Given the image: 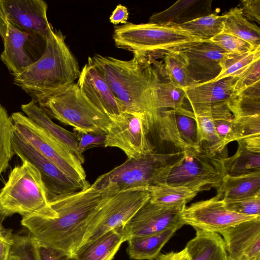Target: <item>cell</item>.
Returning <instances> with one entry per match:
<instances>
[{
    "instance_id": "10",
    "label": "cell",
    "mask_w": 260,
    "mask_h": 260,
    "mask_svg": "<svg viewBox=\"0 0 260 260\" xmlns=\"http://www.w3.org/2000/svg\"><path fill=\"white\" fill-rule=\"evenodd\" d=\"M150 197L149 191L145 190H128L104 197L81 245L109 231L124 225Z\"/></svg>"
},
{
    "instance_id": "13",
    "label": "cell",
    "mask_w": 260,
    "mask_h": 260,
    "mask_svg": "<svg viewBox=\"0 0 260 260\" xmlns=\"http://www.w3.org/2000/svg\"><path fill=\"white\" fill-rule=\"evenodd\" d=\"M12 148L15 154L21 160H27L39 171L45 187L49 202L57 198L73 193L83 187L76 182L50 160L40 154L14 129Z\"/></svg>"
},
{
    "instance_id": "3",
    "label": "cell",
    "mask_w": 260,
    "mask_h": 260,
    "mask_svg": "<svg viewBox=\"0 0 260 260\" xmlns=\"http://www.w3.org/2000/svg\"><path fill=\"white\" fill-rule=\"evenodd\" d=\"M45 42L42 55L13 76L14 83L35 102L74 83L81 71L60 31H54Z\"/></svg>"
},
{
    "instance_id": "28",
    "label": "cell",
    "mask_w": 260,
    "mask_h": 260,
    "mask_svg": "<svg viewBox=\"0 0 260 260\" xmlns=\"http://www.w3.org/2000/svg\"><path fill=\"white\" fill-rule=\"evenodd\" d=\"M179 229L173 227L153 235L131 237L127 241L126 249L129 258L136 260L157 258L162 248Z\"/></svg>"
},
{
    "instance_id": "21",
    "label": "cell",
    "mask_w": 260,
    "mask_h": 260,
    "mask_svg": "<svg viewBox=\"0 0 260 260\" xmlns=\"http://www.w3.org/2000/svg\"><path fill=\"white\" fill-rule=\"evenodd\" d=\"M29 36L0 15V36L4 43L1 59L13 77L33 62L25 49Z\"/></svg>"
},
{
    "instance_id": "1",
    "label": "cell",
    "mask_w": 260,
    "mask_h": 260,
    "mask_svg": "<svg viewBox=\"0 0 260 260\" xmlns=\"http://www.w3.org/2000/svg\"><path fill=\"white\" fill-rule=\"evenodd\" d=\"M103 198L90 185L50 201L56 213L54 218L32 215L22 217L21 223L39 244L74 254L82 244Z\"/></svg>"
},
{
    "instance_id": "45",
    "label": "cell",
    "mask_w": 260,
    "mask_h": 260,
    "mask_svg": "<svg viewBox=\"0 0 260 260\" xmlns=\"http://www.w3.org/2000/svg\"><path fill=\"white\" fill-rule=\"evenodd\" d=\"M39 251L41 260H78L74 254L40 244Z\"/></svg>"
},
{
    "instance_id": "46",
    "label": "cell",
    "mask_w": 260,
    "mask_h": 260,
    "mask_svg": "<svg viewBox=\"0 0 260 260\" xmlns=\"http://www.w3.org/2000/svg\"><path fill=\"white\" fill-rule=\"evenodd\" d=\"M13 235L11 230L6 229L3 226L0 229V260H8Z\"/></svg>"
},
{
    "instance_id": "34",
    "label": "cell",
    "mask_w": 260,
    "mask_h": 260,
    "mask_svg": "<svg viewBox=\"0 0 260 260\" xmlns=\"http://www.w3.org/2000/svg\"><path fill=\"white\" fill-rule=\"evenodd\" d=\"M149 191L150 202L162 205L187 203L197 194L187 188L167 184L153 187Z\"/></svg>"
},
{
    "instance_id": "44",
    "label": "cell",
    "mask_w": 260,
    "mask_h": 260,
    "mask_svg": "<svg viewBox=\"0 0 260 260\" xmlns=\"http://www.w3.org/2000/svg\"><path fill=\"white\" fill-rule=\"evenodd\" d=\"M238 7L247 20L260 23V0H243Z\"/></svg>"
},
{
    "instance_id": "20",
    "label": "cell",
    "mask_w": 260,
    "mask_h": 260,
    "mask_svg": "<svg viewBox=\"0 0 260 260\" xmlns=\"http://www.w3.org/2000/svg\"><path fill=\"white\" fill-rule=\"evenodd\" d=\"M77 84L87 99L110 118L123 112L109 85L89 58L80 71Z\"/></svg>"
},
{
    "instance_id": "37",
    "label": "cell",
    "mask_w": 260,
    "mask_h": 260,
    "mask_svg": "<svg viewBox=\"0 0 260 260\" xmlns=\"http://www.w3.org/2000/svg\"><path fill=\"white\" fill-rule=\"evenodd\" d=\"M15 126L11 117L0 104V175L9 166L15 155L12 148V137Z\"/></svg>"
},
{
    "instance_id": "27",
    "label": "cell",
    "mask_w": 260,
    "mask_h": 260,
    "mask_svg": "<svg viewBox=\"0 0 260 260\" xmlns=\"http://www.w3.org/2000/svg\"><path fill=\"white\" fill-rule=\"evenodd\" d=\"M194 229L196 236L185 247L190 260H224L227 253L221 236L217 233Z\"/></svg>"
},
{
    "instance_id": "47",
    "label": "cell",
    "mask_w": 260,
    "mask_h": 260,
    "mask_svg": "<svg viewBox=\"0 0 260 260\" xmlns=\"http://www.w3.org/2000/svg\"><path fill=\"white\" fill-rule=\"evenodd\" d=\"M128 18V12L126 7L118 5L110 17V21L113 24H126Z\"/></svg>"
},
{
    "instance_id": "17",
    "label": "cell",
    "mask_w": 260,
    "mask_h": 260,
    "mask_svg": "<svg viewBox=\"0 0 260 260\" xmlns=\"http://www.w3.org/2000/svg\"><path fill=\"white\" fill-rule=\"evenodd\" d=\"M198 128L199 144L204 143L212 149L222 151L234 141V116L228 103H222L193 113Z\"/></svg>"
},
{
    "instance_id": "9",
    "label": "cell",
    "mask_w": 260,
    "mask_h": 260,
    "mask_svg": "<svg viewBox=\"0 0 260 260\" xmlns=\"http://www.w3.org/2000/svg\"><path fill=\"white\" fill-rule=\"evenodd\" d=\"M11 117L16 131L40 154L84 189L90 186L82 165L58 140L22 113L14 112Z\"/></svg>"
},
{
    "instance_id": "15",
    "label": "cell",
    "mask_w": 260,
    "mask_h": 260,
    "mask_svg": "<svg viewBox=\"0 0 260 260\" xmlns=\"http://www.w3.org/2000/svg\"><path fill=\"white\" fill-rule=\"evenodd\" d=\"M186 204L162 205L149 200L124 225L127 240L157 234L170 228H181L184 225L181 214Z\"/></svg>"
},
{
    "instance_id": "16",
    "label": "cell",
    "mask_w": 260,
    "mask_h": 260,
    "mask_svg": "<svg viewBox=\"0 0 260 260\" xmlns=\"http://www.w3.org/2000/svg\"><path fill=\"white\" fill-rule=\"evenodd\" d=\"M43 0H0V15L19 29L46 41L54 32Z\"/></svg>"
},
{
    "instance_id": "2",
    "label": "cell",
    "mask_w": 260,
    "mask_h": 260,
    "mask_svg": "<svg viewBox=\"0 0 260 260\" xmlns=\"http://www.w3.org/2000/svg\"><path fill=\"white\" fill-rule=\"evenodd\" d=\"M89 58L109 85L123 112L155 111V89L160 80L145 58L134 54L129 60L100 54Z\"/></svg>"
},
{
    "instance_id": "22",
    "label": "cell",
    "mask_w": 260,
    "mask_h": 260,
    "mask_svg": "<svg viewBox=\"0 0 260 260\" xmlns=\"http://www.w3.org/2000/svg\"><path fill=\"white\" fill-rule=\"evenodd\" d=\"M236 77L232 76L217 81L198 83L184 89L185 98L192 112L222 103H228L233 94Z\"/></svg>"
},
{
    "instance_id": "7",
    "label": "cell",
    "mask_w": 260,
    "mask_h": 260,
    "mask_svg": "<svg viewBox=\"0 0 260 260\" xmlns=\"http://www.w3.org/2000/svg\"><path fill=\"white\" fill-rule=\"evenodd\" d=\"M113 39L117 47L143 57L159 51H177L202 41L178 25L149 22L116 26Z\"/></svg>"
},
{
    "instance_id": "50",
    "label": "cell",
    "mask_w": 260,
    "mask_h": 260,
    "mask_svg": "<svg viewBox=\"0 0 260 260\" xmlns=\"http://www.w3.org/2000/svg\"><path fill=\"white\" fill-rule=\"evenodd\" d=\"M2 226L1 224L0 223V229H1Z\"/></svg>"
},
{
    "instance_id": "24",
    "label": "cell",
    "mask_w": 260,
    "mask_h": 260,
    "mask_svg": "<svg viewBox=\"0 0 260 260\" xmlns=\"http://www.w3.org/2000/svg\"><path fill=\"white\" fill-rule=\"evenodd\" d=\"M127 240L124 225L113 229L81 245L74 254L78 260H112Z\"/></svg>"
},
{
    "instance_id": "11",
    "label": "cell",
    "mask_w": 260,
    "mask_h": 260,
    "mask_svg": "<svg viewBox=\"0 0 260 260\" xmlns=\"http://www.w3.org/2000/svg\"><path fill=\"white\" fill-rule=\"evenodd\" d=\"M110 119L105 147L119 148L128 158H137L154 151L147 138L150 128L145 113L123 112Z\"/></svg>"
},
{
    "instance_id": "39",
    "label": "cell",
    "mask_w": 260,
    "mask_h": 260,
    "mask_svg": "<svg viewBox=\"0 0 260 260\" xmlns=\"http://www.w3.org/2000/svg\"><path fill=\"white\" fill-rule=\"evenodd\" d=\"M233 132L234 141L260 135V115L234 117Z\"/></svg>"
},
{
    "instance_id": "26",
    "label": "cell",
    "mask_w": 260,
    "mask_h": 260,
    "mask_svg": "<svg viewBox=\"0 0 260 260\" xmlns=\"http://www.w3.org/2000/svg\"><path fill=\"white\" fill-rule=\"evenodd\" d=\"M21 110L29 118L48 131L69 150H70L83 165V155L78 149V142L75 133L71 132L55 124L46 112L31 101L21 106Z\"/></svg>"
},
{
    "instance_id": "32",
    "label": "cell",
    "mask_w": 260,
    "mask_h": 260,
    "mask_svg": "<svg viewBox=\"0 0 260 260\" xmlns=\"http://www.w3.org/2000/svg\"><path fill=\"white\" fill-rule=\"evenodd\" d=\"M225 14L212 13L178 25L201 41H209L222 32Z\"/></svg>"
},
{
    "instance_id": "12",
    "label": "cell",
    "mask_w": 260,
    "mask_h": 260,
    "mask_svg": "<svg viewBox=\"0 0 260 260\" xmlns=\"http://www.w3.org/2000/svg\"><path fill=\"white\" fill-rule=\"evenodd\" d=\"M150 130L154 129L162 141L173 144L180 151L200 145L194 114L183 107L145 113Z\"/></svg>"
},
{
    "instance_id": "36",
    "label": "cell",
    "mask_w": 260,
    "mask_h": 260,
    "mask_svg": "<svg viewBox=\"0 0 260 260\" xmlns=\"http://www.w3.org/2000/svg\"><path fill=\"white\" fill-rule=\"evenodd\" d=\"M185 99V93L182 88L170 81L160 82L155 89V111L182 108Z\"/></svg>"
},
{
    "instance_id": "40",
    "label": "cell",
    "mask_w": 260,
    "mask_h": 260,
    "mask_svg": "<svg viewBox=\"0 0 260 260\" xmlns=\"http://www.w3.org/2000/svg\"><path fill=\"white\" fill-rule=\"evenodd\" d=\"M227 53H242L256 48L235 36L221 32L210 40Z\"/></svg>"
},
{
    "instance_id": "8",
    "label": "cell",
    "mask_w": 260,
    "mask_h": 260,
    "mask_svg": "<svg viewBox=\"0 0 260 260\" xmlns=\"http://www.w3.org/2000/svg\"><path fill=\"white\" fill-rule=\"evenodd\" d=\"M35 103L50 117L72 126L76 132L106 133L111 125L110 118L93 105L75 83Z\"/></svg>"
},
{
    "instance_id": "29",
    "label": "cell",
    "mask_w": 260,
    "mask_h": 260,
    "mask_svg": "<svg viewBox=\"0 0 260 260\" xmlns=\"http://www.w3.org/2000/svg\"><path fill=\"white\" fill-rule=\"evenodd\" d=\"M235 154L224 160L226 175L238 176L260 170V147L239 140Z\"/></svg>"
},
{
    "instance_id": "14",
    "label": "cell",
    "mask_w": 260,
    "mask_h": 260,
    "mask_svg": "<svg viewBox=\"0 0 260 260\" xmlns=\"http://www.w3.org/2000/svg\"><path fill=\"white\" fill-rule=\"evenodd\" d=\"M258 217L260 216L246 215L228 209L217 195L186 206L181 214L184 224L218 234L232 226Z\"/></svg>"
},
{
    "instance_id": "41",
    "label": "cell",
    "mask_w": 260,
    "mask_h": 260,
    "mask_svg": "<svg viewBox=\"0 0 260 260\" xmlns=\"http://www.w3.org/2000/svg\"><path fill=\"white\" fill-rule=\"evenodd\" d=\"M236 77L233 95L260 81V58L247 65Z\"/></svg>"
},
{
    "instance_id": "18",
    "label": "cell",
    "mask_w": 260,
    "mask_h": 260,
    "mask_svg": "<svg viewBox=\"0 0 260 260\" xmlns=\"http://www.w3.org/2000/svg\"><path fill=\"white\" fill-rule=\"evenodd\" d=\"M184 57L189 73L198 84L212 81L220 73L226 52L211 41H202L177 51Z\"/></svg>"
},
{
    "instance_id": "19",
    "label": "cell",
    "mask_w": 260,
    "mask_h": 260,
    "mask_svg": "<svg viewBox=\"0 0 260 260\" xmlns=\"http://www.w3.org/2000/svg\"><path fill=\"white\" fill-rule=\"evenodd\" d=\"M231 260H260V217L245 221L219 233Z\"/></svg>"
},
{
    "instance_id": "42",
    "label": "cell",
    "mask_w": 260,
    "mask_h": 260,
    "mask_svg": "<svg viewBox=\"0 0 260 260\" xmlns=\"http://www.w3.org/2000/svg\"><path fill=\"white\" fill-rule=\"evenodd\" d=\"M224 204L232 211L249 216H260V194Z\"/></svg>"
},
{
    "instance_id": "6",
    "label": "cell",
    "mask_w": 260,
    "mask_h": 260,
    "mask_svg": "<svg viewBox=\"0 0 260 260\" xmlns=\"http://www.w3.org/2000/svg\"><path fill=\"white\" fill-rule=\"evenodd\" d=\"M183 151L171 167L165 184L184 187L197 193L217 188L226 175L227 149L217 151L202 143Z\"/></svg>"
},
{
    "instance_id": "31",
    "label": "cell",
    "mask_w": 260,
    "mask_h": 260,
    "mask_svg": "<svg viewBox=\"0 0 260 260\" xmlns=\"http://www.w3.org/2000/svg\"><path fill=\"white\" fill-rule=\"evenodd\" d=\"M228 106L234 117L260 115V81L233 95Z\"/></svg>"
},
{
    "instance_id": "49",
    "label": "cell",
    "mask_w": 260,
    "mask_h": 260,
    "mask_svg": "<svg viewBox=\"0 0 260 260\" xmlns=\"http://www.w3.org/2000/svg\"><path fill=\"white\" fill-rule=\"evenodd\" d=\"M224 260H231V259H230L228 257V256L226 255V256H225V258H224Z\"/></svg>"
},
{
    "instance_id": "38",
    "label": "cell",
    "mask_w": 260,
    "mask_h": 260,
    "mask_svg": "<svg viewBox=\"0 0 260 260\" xmlns=\"http://www.w3.org/2000/svg\"><path fill=\"white\" fill-rule=\"evenodd\" d=\"M8 260H41L38 242L29 233L13 234Z\"/></svg>"
},
{
    "instance_id": "4",
    "label": "cell",
    "mask_w": 260,
    "mask_h": 260,
    "mask_svg": "<svg viewBox=\"0 0 260 260\" xmlns=\"http://www.w3.org/2000/svg\"><path fill=\"white\" fill-rule=\"evenodd\" d=\"M183 152L159 153L154 150L137 158H128L99 176L91 185L103 197L128 190L149 191L165 184L171 167Z\"/></svg>"
},
{
    "instance_id": "25",
    "label": "cell",
    "mask_w": 260,
    "mask_h": 260,
    "mask_svg": "<svg viewBox=\"0 0 260 260\" xmlns=\"http://www.w3.org/2000/svg\"><path fill=\"white\" fill-rule=\"evenodd\" d=\"M224 202L238 201L260 194V170L238 175H225L216 188Z\"/></svg>"
},
{
    "instance_id": "5",
    "label": "cell",
    "mask_w": 260,
    "mask_h": 260,
    "mask_svg": "<svg viewBox=\"0 0 260 260\" xmlns=\"http://www.w3.org/2000/svg\"><path fill=\"white\" fill-rule=\"evenodd\" d=\"M22 162L11 171L0 191V217L4 219L17 213L22 217L54 218L56 213L49 205L40 172L29 161Z\"/></svg>"
},
{
    "instance_id": "35",
    "label": "cell",
    "mask_w": 260,
    "mask_h": 260,
    "mask_svg": "<svg viewBox=\"0 0 260 260\" xmlns=\"http://www.w3.org/2000/svg\"><path fill=\"white\" fill-rule=\"evenodd\" d=\"M260 58V47L242 53H226L220 62L221 70L215 79L217 81L225 78L237 76L247 65Z\"/></svg>"
},
{
    "instance_id": "33",
    "label": "cell",
    "mask_w": 260,
    "mask_h": 260,
    "mask_svg": "<svg viewBox=\"0 0 260 260\" xmlns=\"http://www.w3.org/2000/svg\"><path fill=\"white\" fill-rule=\"evenodd\" d=\"M164 66L169 81L183 89L197 84L191 77L183 56L178 51L166 52Z\"/></svg>"
},
{
    "instance_id": "43",
    "label": "cell",
    "mask_w": 260,
    "mask_h": 260,
    "mask_svg": "<svg viewBox=\"0 0 260 260\" xmlns=\"http://www.w3.org/2000/svg\"><path fill=\"white\" fill-rule=\"evenodd\" d=\"M78 142V149L81 154L89 149L104 147L106 133L100 132H75Z\"/></svg>"
},
{
    "instance_id": "30",
    "label": "cell",
    "mask_w": 260,
    "mask_h": 260,
    "mask_svg": "<svg viewBox=\"0 0 260 260\" xmlns=\"http://www.w3.org/2000/svg\"><path fill=\"white\" fill-rule=\"evenodd\" d=\"M225 15L223 32L241 39L254 48L260 47L259 27L244 17L238 7L231 8Z\"/></svg>"
},
{
    "instance_id": "48",
    "label": "cell",
    "mask_w": 260,
    "mask_h": 260,
    "mask_svg": "<svg viewBox=\"0 0 260 260\" xmlns=\"http://www.w3.org/2000/svg\"><path fill=\"white\" fill-rule=\"evenodd\" d=\"M157 260H190V255L186 249L178 252L171 251L165 254H160Z\"/></svg>"
},
{
    "instance_id": "23",
    "label": "cell",
    "mask_w": 260,
    "mask_h": 260,
    "mask_svg": "<svg viewBox=\"0 0 260 260\" xmlns=\"http://www.w3.org/2000/svg\"><path fill=\"white\" fill-rule=\"evenodd\" d=\"M211 0H180L163 11L153 14L149 22L179 25L212 14Z\"/></svg>"
}]
</instances>
